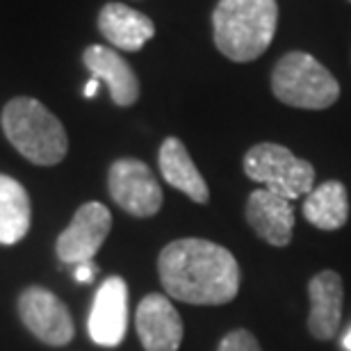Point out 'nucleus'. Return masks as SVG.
Instances as JSON below:
<instances>
[{
  "mask_svg": "<svg viewBox=\"0 0 351 351\" xmlns=\"http://www.w3.org/2000/svg\"><path fill=\"white\" fill-rule=\"evenodd\" d=\"M160 173L169 182L173 189H178L185 196H189L194 203H208L210 189L208 182L203 180L201 171L196 169L194 160L189 158L185 144L178 137H167L162 146H160L158 156Z\"/></svg>",
  "mask_w": 351,
  "mask_h": 351,
  "instance_id": "2eb2a0df",
  "label": "nucleus"
},
{
  "mask_svg": "<svg viewBox=\"0 0 351 351\" xmlns=\"http://www.w3.org/2000/svg\"><path fill=\"white\" fill-rule=\"evenodd\" d=\"M19 313L27 331L41 342L64 347L73 338V319L66 304L46 287H27L19 297Z\"/></svg>",
  "mask_w": 351,
  "mask_h": 351,
  "instance_id": "0eeeda50",
  "label": "nucleus"
},
{
  "mask_svg": "<svg viewBox=\"0 0 351 351\" xmlns=\"http://www.w3.org/2000/svg\"><path fill=\"white\" fill-rule=\"evenodd\" d=\"M217 351H263V349L258 345L254 333H249L247 328H235V331L223 335Z\"/></svg>",
  "mask_w": 351,
  "mask_h": 351,
  "instance_id": "a211bd4d",
  "label": "nucleus"
},
{
  "mask_svg": "<svg viewBox=\"0 0 351 351\" xmlns=\"http://www.w3.org/2000/svg\"><path fill=\"white\" fill-rule=\"evenodd\" d=\"M87 328L98 347H119L123 342L128 328V285L121 276H110L98 287Z\"/></svg>",
  "mask_w": 351,
  "mask_h": 351,
  "instance_id": "1a4fd4ad",
  "label": "nucleus"
},
{
  "mask_svg": "<svg viewBox=\"0 0 351 351\" xmlns=\"http://www.w3.org/2000/svg\"><path fill=\"white\" fill-rule=\"evenodd\" d=\"M98 30L110 46L125 53H137L156 34V25L146 14L123 3H108L98 14Z\"/></svg>",
  "mask_w": 351,
  "mask_h": 351,
  "instance_id": "4468645a",
  "label": "nucleus"
},
{
  "mask_svg": "<svg viewBox=\"0 0 351 351\" xmlns=\"http://www.w3.org/2000/svg\"><path fill=\"white\" fill-rule=\"evenodd\" d=\"M98 85H101V82H98L96 78H91L87 85H85V98H94L96 91H98Z\"/></svg>",
  "mask_w": 351,
  "mask_h": 351,
  "instance_id": "aec40b11",
  "label": "nucleus"
},
{
  "mask_svg": "<svg viewBox=\"0 0 351 351\" xmlns=\"http://www.w3.org/2000/svg\"><path fill=\"white\" fill-rule=\"evenodd\" d=\"M3 130L14 149L32 165L53 167L69 151L64 125L37 98H12L3 110Z\"/></svg>",
  "mask_w": 351,
  "mask_h": 351,
  "instance_id": "7ed1b4c3",
  "label": "nucleus"
},
{
  "mask_svg": "<svg viewBox=\"0 0 351 351\" xmlns=\"http://www.w3.org/2000/svg\"><path fill=\"white\" fill-rule=\"evenodd\" d=\"M308 299H311V313H308V331L315 340H331L342 322V278L338 271H319L308 280Z\"/></svg>",
  "mask_w": 351,
  "mask_h": 351,
  "instance_id": "f8f14e48",
  "label": "nucleus"
},
{
  "mask_svg": "<svg viewBox=\"0 0 351 351\" xmlns=\"http://www.w3.org/2000/svg\"><path fill=\"white\" fill-rule=\"evenodd\" d=\"M342 345H345V349H347V351H351V328H349V331H347L345 340H342Z\"/></svg>",
  "mask_w": 351,
  "mask_h": 351,
  "instance_id": "412c9836",
  "label": "nucleus"
},
{
  "mask_svg": "<svg viewBox=\"0 0 351 351\" xmlns=\"http://www.w3.org/2000/svg\"><path fill=\"white\" fill-rule=\"evenodd\" d=\"M278 27L276 0H219L213 12L215 46L230 62H254Z\"/></svg>",
  "mask_w": 351,
  "mask_h": 351,
  "instance_id": "f03ea898",
  "label": "nucleus"
},
{
  "mask_svg": "<svg viewBox=\"0 0 351 351\" xmlns=\"http://www.w3.org/2000/svg\"><path fill=\"white\" fill-rule=\"evenodd\" d=\"M30 196L19 180L0 173V244H16L30 230Z\"/></svg>",
  "mask_w": 351,
  "mask_h": 351,
  "instance_id": "f3484780",
  "label": "nucleus"
},
{
  "mask_svg": "<svg viewBox=\"0 0 351 351\" xmlns=\"http://www.w3.org/2000/svg\"><path fill=\"white\" fill-rule=\"evenodd\" d=\"M271 91L280 103L299 110H326L340 98V85L331 71L301 51L287 53L276 62Z\"/></svg>",
  "mask_w": 351,
  "mask_h": 351,
  "instance_id": "20e7f679",
  "label": "nucleus"
},
{
  "mask_svg": "<svg viewBox=\"0 0 351 351\" xmlns=\"http://www.w3.org/2000/svg\"><path fill=\"white\" fill-rule=\"evenodd\" d=\"M112 230L110 210L98 201L82 203L73 215L66 230L58 237V256L62 263L82 265L91 263L98 249L103 247L105 237Z\"/></svg>",
  "mask_w": 351,
  "mask_h": 351,
  "instance_id": "6e6552de",
  "label": "nucleus"
},
{
  "mask_svg": "<svg viewBox=\"0 0 351 351\" xmlns=\"http://www.w3.org/2000/svg\"><path fill=\"white\" fill-rule=\"evenodd\" d=\"M135 326L146 351H178L182 342V319L165 294H146L139 301Z\"/></svg>",
  "mask_w": 351,
  "mask_h": 351,
  "instance_id": "9d476101",
  "label": "nucleus"
},
{
  "mask_svg": "<svg viewBox=\"0 0 351 351\" xmlns=\"http://www.w3.org/2000/svg\"><path fill=\"white\" fill-rule=\"evenodd\" d=\"M94 276H96V267L91 263L75 265V280H80V283H89V280H94Z\"/></svg>",
  "mask_w": 351,
  "mask_h": 351,
  "instance_id": "6ab92c4d",
  "label": "nucleus"
},
{
  "mask_svg": "<svg viewBox=\"0 0 351 351\" xmlns=\"http://www.w3.org/2000/svg\"><path fill=\"white\" fill-rule=\"evenodd\" d=\"M82 62L89 69L91 78L105 82L110 89V96L119 108H130L139 98V80L132 66L119 55L114 48L94 44L85 48Z\"/></svg>",
  "mask_w": 351,
  "mask_h": 351,
  "instance_id": "ddd939ff",
  "label": "nucleus"
},
{
  "mask_svg": "<svg viewBox=\"0 0 351 351\" xmlns=\"http://www.w3.org/2000/svg\"><path fill=\"white\" fill-rule=\"evenodd\" d=\"M108 189L112 201L132 217H153L162 208V189L142 160L121 158L110 167Z\"/></svg>",
  "mask_w": 351,
  "mask_h": 351,
  "instance_id": "423d86ee",
  "label": "nucleus"
},
{
  "mask_svg": "<svg viewBox=\"0 0 351 351\" xmlns=\"http://www.w3.org/2000/svg\"><path fill=\"white\" fill-rule=\"evenodd\" d=\"M244 173L287 201L313 192L315 182V169L308 160H301L290 149L271 142L251 146L244 156Z\"/></svg>",
  "mask_w": 351,
  "mask_h": 351,
  "instance_id": "39448f33",
  "label": "nucleus"
},
{
  "mask_svg": "<svg viewBox=\"0 0 351 351\" xmlns=\"http://www.w3.org/2000/svg\"><path fill=\"white\" fill-rule=\"evenodd\" d=\"M304 217L315 228L338 230L349 219L347 189L340 180H326L308 192L304 201Z\"/></svg>",
  "mask_w": 351,
  "mask_h": 351,
  "instance_id": "dca6fc26",
  "label": "nucleus"
},
{
  "mask_svg": "<svg viewBox=\"0 0 351 351\" xmlns=\"http://www.w3.org/2000/svg\"><path fill=\"white\" fill-rule=\"evenodd\" d=\"M247 221L254 233L271 247H287L294 230L292 203L269 189H254L247 201Z\"/></svg>",
  "mask_w": 351,
  "mask_h": 351,
  "instance_id": "9b49d317",
  "label": "nucleus"
},
{
  "mask_svg": "<svg viewBox=\"0 0 351 351\" xmlns=\"http://www.w3.org/2000/svg\"><path fill=\"white\" fill-rule=\"evenodd\" d=\"M158 274L169 297L192 306H221L240 292V265L235 256L199 237L167 244L160 251Z\"/></svg>",
  "mask_w": 351,
  "mask_h": 351,
  "instance_id": "f257e3e1",
  "label": "nucleus"
}]
</instances>
